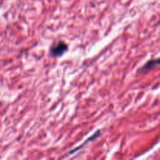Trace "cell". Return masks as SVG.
Listing matches in <instances>:
<instances>
[{"mask_svg": "<svg viewBox=\"0 0 160 160\" xmlns=\"http://www.w3.org/2000/svg\"><path fill=\"white\" fill-rule=\"evenodd\" d=\"M67 44L63 42H59L51 48V54L54 56H60L67 51Z\"/></svg>", "mask_w": 160, "mask_h": 160, "instance_id": "obj_1", "label": "cell"}, {"mask_svg": "<svg viewBox=\"0 0 160 160\" xmlns=\"http://www.w3.org/2000/svg\"><path fill=\"white\" fill-rule=\"evenodd\" d=\"M160 65V58L159 59H151V60L148 61L145 65H144L143 67H142L141 70H149L151 69H152L153 67H156V66Z\"/></svg>", "mask_w": 160, "mask_h": 160, "instance_id": "obj_2", "label": "cell"}, {"mask_svg": "<svg viewBox=\"0 0 160 160\" xmlns=\"http://www.w3.org/2000/svg\"><path fill=\"white\" fill-rule=\"evenodd\" d=\"M99 134H101V131H100L99 130H98V131H96V132L95 133V134H93V135H92V136H91V138H89L88 139H87V140H86L85 142H84V143L83 144V145H81V146L78 147V148H77L76 149H74V150H73V151H72V152H70V153L73 152L77 151V150H78V149H79V148H81V147H83L84 145H86V144H87V142H90V141H92V140H94V139H95V138H98V136H99Z\"/></svg>", "mask_w": 160, "mask_h": 160, "instance_id": "obj_3", "label": "cell"}]
</instances>
